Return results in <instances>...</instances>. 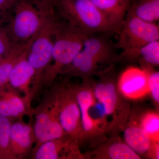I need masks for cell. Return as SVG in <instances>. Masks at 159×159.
<instances>
[{
	"label": "cell",
	"instance_id": "cell-1",
	"mask_svg": "<svg viewBox=\"0 0 159 159\" xmlns=\"http://www.w3.org/2000/svg\"><path fill=\"white\" fill-rule=\"evenodd\" d=\"M86 34L67 23L56 21L54 31L52 61L47 68L42 83V90L55 82L63 69L70 63L83 48Z\"/></svg>",
	"mask_w": 159,
	"mask_h": 159
},
{
	"label": "cell",
	"instance_id": "cell-2",
	"mask_svg": "<svg viewBox=\"0 0 159 159\" xmlns=\"http://www.w3.org/2000/svg\"><path fill=\"white\" fill-rule=\"evenodd\" d=\"M114 73L111 65L99 73L98 81H93L94 96L102 107V114L112 119L109 131L123 129L130 115L129 107L117 89Z\"/></svg>",
	"mask_w": 159,
	"mask_h": 159
},
{
	"label": "cell",
	"instance_id": "cell-3",
	"mask_svg": "<svg viewBox=\"0 0 159 159\" xmlns=\"http://www.w3.org/2000/svg\"><path fill=\"white\" fill-rule=\"evenodd\" d=\"M61 16L66 22L87 34L114 32L102 12L91 0H59Z\"/></svg>",
	"mask_w": 159,
	"mask_h": 159
},
{
	"label": "cell",
	"instance_id": "cell-4",
	"mask_svg": "<svg viewBox=\"0 0 159 159\" xmlns=\"http://www.w3.org/2000/svg\"><path fill=\"white\" fill-rule=\"evenodd\" d=\"M56 21L53 14L49 16L32 41L27 52V59L34 71L31 89L33 99L42 90L43 76L52 61Z\"/></svg>",
	"mask_w": 159,
	"mask_h": 159
},
{
	"label": "cell",
	"instance_id": "cell-5",
	"mask_svg": "<svg viewBox=\"0 0 159 159\" xmlns=\"http://www.w3.org/2000/svg\"><path fill=\"white\" fill-rule=\"evenodd\" d=\"M14 17L6 28L14 45L29 43L41 29L51 14L25 0L16 3Z\"/></svg>",
	"mask_w": 159,
	"mask_h": 159
},
{
	"label": "cell",
	"instance_id": "cell-6",
	"mask_svg": "<svg viewBox=\"0 0 159 159\" xmlns=\"http://www.w3.org/2000/svg\"><path fill=\"white\" fill-rule=\"evenodd\" d=\"M49 87L57 102L60 122L63 129L68 136L81 146L84 141L80 110L72 84L66 81L54 82Z\"/></svg>",
	"mask_w": 159,
	"mask_h": 159
},
{
	"label": "cell",
	"instance_id": "cell-7",
	"mask_svg": "<svg viewBox=\"0 0 159 159\" xmlns=\"http://www.w3.org/2000/svg\"><path fill=\"white\" fill-rule=\"evenodd\" d=\"M46 89L39 105L33 108V126L36 142L34 147L52 139L68 136L61 125L58 107L50 87Z\"/></svg>",
	"mask_w": 159,
	"mask_h": 159
},
{
	"label": "cell",
	"instance_id": "cell-8",
	"mask_svg": "<svg viewBox=\"0 0 159 159\" xmlns=\"http://www.w3.org/2000/svg\"><path fill=\"white\" fill-rule=\"evenodd\" d=\"M77 99L81 118L84 135V144L89 143L97 145L105 142L102 140L107 129L102 125L100 119H95L92 115V108L96 99L93 91V81L90 78L83 79L81 83L72 84Z\"/></svg>",
	"mask_w": 159,
	"mask_h": 159
},
{
	"label": "cell",
	"instance_id": "cell-9",
	"mask_svg": "<svg viewBox=\"0 0 159 159\" xmlns=\"http://www.w3.org/2000/svg\"><path fill=\"white\" fill-rule=\"evenodd\" d=\"M117 47L121 55L133 51L148 43L159 40V27L133 16L127 15L119 32Z\"/></svg>",
	"mask_w": 159,
	"mask_h": 159
},
{
	"label": "cell",
	"instance_id": "cell-10",
	"mask_svg": "<svg viewBox=\"0 0 159 159\" xmlns=\"http://www.w3.org/2000/svg\"><path fill=\"white\" fill-rule=\"evenodd\" d=\"M33 159H82L80 146L68 136L52 139L33 148L30 154Z\"/></svg>",
	"mask_w": 159,
	"mask_h": 159
},
{
	"label": "cell",
	"instance_id": "cell-11",
	"mask_svg": "<svg viewBox=\"0 0 159 159\" xmlns=\"http://www.w3.org/2000/svg\"><path fill=\"white\" fill-rule=\"evenodd\" d=\"M117 87L125 99L138 100L144 98L149 94L147 70L137 67L127 68L118 78Z\"/></svg>",
	"mask_w": 159,
	"mask_h": 159
},
{
	"label": "cell",
	"instance_id": "cell-12",
	"mask_svg": "<svg viewBox=\"0 0 159 159\" xmlns=\"http://www.w3.org/2000/svg\"><path fill=\"white\" fill-rule=\"evenodd\" d=\"M36 142L33 125L23 119L12 122L10 131V147L14 159H21L31 154Z\"/></svg>",
	"mask_w": 159,
	"mask_h": 159
},
{
	"label": "cell",
	"instance_id": "cell-13",
	"mask_svg": "<svg viewBox=\"0 0 159 159\" xmlns=\"http://www.w3.org/2000/svg\"><path fill=\"white\" fill-rule=\"evenodd\" d=\"M30 46L21 55L11 69L8 84L11 88L22 93L23 96L32 101L31 89L34 71L27 58V52Z\"/></svg>",
	"mask_w": 159,
	"mask_h": 159
},
{
	"label": "cell",
	"instance_id": "cell-14",
	"mask_svg": "<svg viewBox=\"0 0 159 159\" xmlns=\"http://www.w3.org/2000/svg\"><path fill=\"white\" fill-rule=\"evenodd\" d=\"M84 158L140 159L141 157L119 137H113L97 145L94 150L84 154Z\"/></svg>",
	"mask_w": 159,
	"mask_h": 159
},
{
	"label": "cell",
	"instance_id": "cell-15",
	"mask_svg": "<svg viewBox=\"0 0 159 159\" xmlns=\"http://www.w3.org/2000/svg\"><path fill=\"white\" fill-rule=\"evenodd\" d=\"M102 12L115 32L119 33L134 0H91Z\"/></svg>",
	"mask_w": 159,
	"mask_h": 159
},
{
	"label": "cell",
	"instance_id": "cell-16",
	"mask_svg": "<svg viewBox=\"0 0 159 159\" xmlns=\"http://www.w3.org/2000/svg\"><path fill=\"white\" fill-rule=\"evenodd\" d=\"M99 64L93 57L82 48L70 63L63 69L59 75L69 78L81 77L90 78L95 74H99Z\"/></svg>",
	"mask_w": 159,
	"mask_h": 159
},
{
	"label": "cell",
	"instance_id": "cell-17",
	"mask_svg": "<svg viewBox=\"0 0 159 159\" xmlns=\"http://www.w3.org/2000/svg\"><path fill=\"white\" fill-rule=\"evenodd\" d=\"M123 129L125 143L141 157V156L147 157L155 142L143 130L139 122L133 120L127 121Z\"/></svg>",
	"mask_w": 159,
	"mask_h": 159
},
{
	"label": "cell",
	"instance_id": "cell-18",
	"mask_svg": "<svg viewBox=\"0 0 159 159\" xmlns=\"http://www.w3.org/2000/svg\"><path fill=\"white\" fill-rule=\"evenodd\" d=\"M83 49L90 54L99 64H111L116 58L111 43L93 34H89L85 38Z\"/></svg>",
	"mask_w": 159,
	"mask_h": 159
},
{
	"label": "cell",
	"instance_id": "cell-19",
	"mask_svg": "<svg viewBox=\"0 0 159 159\" xmlns=\"http://www.w3.org/2000/svg\"><path fill=\"white\" fill-rule=\"evenodd\" d=\"M121 56L127 60L137 61L142 68H154L158 66L159 40L148 43Z\"/></svg>",
	"mask_w": 159,
	"mask_h": 159
},
{
	"label": "cell",
	"instance_id": "cell-20",
	"mask_svg": "<svg viewBox=\"0 0 159 159\" xmlns=\"http://www.w3.org/2000/svg\"><path fill=\"white\" fill-rule=\"evenodd\" d=\"M127 15L155 23L159 19V0H134Z\"/></svg>",
	"mask_w": 159,
	"mask_h": 159
},
{
	"label": "cell",
	"instance_id": "cell-21",
	"mask_svg": "<svg viewBox=\"0 0 159 159\" xmlns=\"http://www.w3.org/2000/svg\"><path fill=\"white\" fill-rule=\"evenodd\" d=\"M34 38L29 43L15 45L10 54L3 57L0 62V90L8 85L11 69L21 55L29 48Z\"/></svg>",
	"mask_w": 159,
	"mask_h": 159
},
{
	"label": "cell",
	"instance_id": "cell-22",
	"mask_svg": "<svg viewBox=\"0 0 159 159\" xmlns=\"http://www.w3.org/2000/svg\"><path fill=\"white\" fill-rule=\"evenodd\" d=\"M139 123L152 142H159V115L157 112H145L140 117Z\"/></svg>",
	"mask_w": 159,
	"mask_h": 159
},
{
	"label": "cell",
	"instance_id": "cell-23",
	"mask_svg": "<svg viewBox=\"0 0 159 159\" xmlns=\"http://www.w3.org/2000/svg\"><path fill=\"white\" fill-rule=\"evenodd\" d=\"M12 120L0 115V159H14L10 150V131Z\"/></svg>",
	"mask_w": 159,
	"mask_h": 159
},
{
	"label": "cell",
	"instance_id": "cell-24",
	"mask_svg": "<svg viewBox=\"0 0 159 159\" xmlns=\"http://www.w3.org/2000/svg\"><path fill=\"white\" fill-rule=\"evenodd\" d=\"M148 72V93L156 105L159 103V72L154 68H144Z\"/></svg>",
	"mask_w": 159,
	"mask_h": 159
},
{
	"label": "cell",
	"instance_id": "cell-25",
	"mask_svg": "<svg viewBox=\"0 0 159 159\" xmlns=\"http://www.w3.org/2000/svg\"><path fill=\"white\" fill-rule=\"evenodd\" d=\"M14 45L6 29L0 27V54L3 57L8 56Z\"/></svg>",
	"mask_w": 159,
	"mask_h": 159
},
{
	"label": "cell",
	"instance_id": "cell-26",
	"mask_svg": "<svg viewBox=\"0 0 159 159\" xmlns=\"http://www.w3.org/2000/svg\"><path fill=\"white\" fill-rule=\"evenodd\" d=\"M37 7L43 10L53 13V7L57 4L59 0H34Z\"/></svg>",
	"mask_w": 159,
	"mask_h": 159
},
{
	"label": "cell",
	"instance_id": "cell-27",
	"mask_svg": "<svg viewBox=\"0 0 159 159\" xmlns=\"http://www.w3.org/2000/svg\"><path fill=\"white\" fill-rule=\"evenodd\" d=\"M147 158L154 159H159V142L154 143Z\"/></svg>",
	"mask_w": 159,
	"mask_h": 159
},
{
	"label": "cell",
	"instance_id": "cell-28",
	"mask_svg": "<svg viewBox=\"0 0 159 159\" xmlns=\"http://www.w3.org/2000/svg\"><path fill=\"white\" fill-rule=\"evenodd\" d=\"M18 0H0V9L6 11L14 6Z\"/></svg>",
	"mask_w": 159,
	"mask_h": 159
},
{
	"label": "cell",
	"instance_id": "cell-29",
	"mask_svg": "<svg viewBox=\"0 0 159 159\" xmlns=\"http://www.w3.org/2000/svg\"><path fill=\"white\" fill-rule=\"evenodd\" d=\"M3 11H5L2 10V9H0V17H1V16L2 15V12Z\"/></svg>",
	"mask_w": 159,
	"mask_h": 159
},
{
	"label": "cell",
	"instance_id": "cell-30",
	"mask_svg": "<svg viewBox=\"0 0 159 159\" xmlns=\"http://www.w3.org/2000/svg\"><path fill=\"white\" fill-rule=\"evenodd\" d=\"M2 56V55L0 54V62H1V61H2V59L3 58Z\"/></svg>",
	"mask_w": 159,
	"mask_h": 159
}]
</instances>
